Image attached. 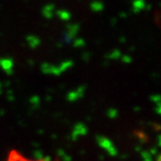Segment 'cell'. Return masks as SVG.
<instances>
[{
	"instance_id": "obj_1",
	"label": "cell",
	"mask_w": 161,
	"mask_h": 161,
	"mask_svg": "<svg viewBox=\"0 0 161 161\" xmlns=\"http://www.w3.org/2000/svg\"><path fill=\"white\" fill-rule=\"evenodd\" d=\"M5 161H51L42 158H32L22 154L19 149H10L5 157Z\"/></svg>"
}]
</instances>
